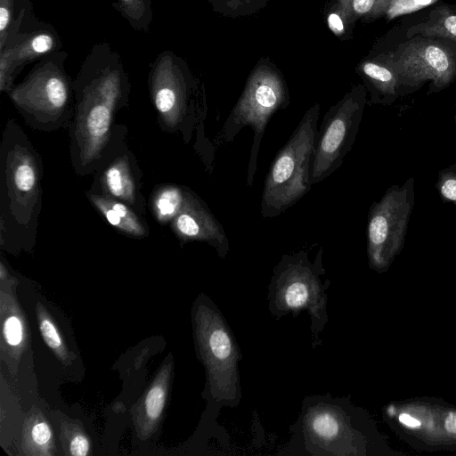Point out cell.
Listing matches in <instances>:
<instances>
[{
  "instance_id": "1",
  "label": "cell",
  "mask_w": 456,
  "mask_h": 456,
  "mask_svg": "<svg viewBox=\"0 0 456 456\" xmlns=\"http://www.w3.org/2000/svg\"><path fill=\"white\" fill-rule=\"evenodd\" d=\"M74 112L68 131L69 158L78 175H94L128 128L116 123L128 106L129 85L117 67L83 69L73 82Z\"/></svg>"
},
{
  "instance_id": "2",
  "label": "cell",
  "mask_w": 456,
  "mask_h": 456,
  "mask_svg": "<svg viewBox=\"0 0 456 456\" xmlns=\"http://www.w3.org/2000/svg\"><path fill=\"white\" fill-rule=\"evenodd\" d=\"M43 161L29 137L8 118L0 142V247L11 253L36 245L43 207Z\"/></svg>"
},
{
  "instance_id": "3",
  "label": "cell",
  "mask_w": 456,
  "mask_h": 456,
  "mask_svg": "<svg viewBox=\"0 0 456 456\" xmlns=\"http://www.w3.org/2000/svg\"><path fill=\"white\" fill-rule=\"evenodd\" d=\"M192 320L198 356L206 370L205 395L211 411L236 407L241 399L240 346L222 312L201 295L193 305Z\"/></svg>"
},
{
  "instance_id": "4",
  "label": "cell",
  "mask_w": 456,
  "mask_h": 456,
  "mask_svg": "<svg viewBox=\"0 0 456 456\" xmlns=\"http://www.w3.org/2000/svg\"><path fill=\"white\" fill-rule=\"evenodd\" d=\"M324 274L322 248L313 262L306 251L300 250L281 256L268 285V310L277 320L308 314L314 348L321 345L320 335L329 320L326 290L330 281L322 278Z\"/></svg>"
},
{
  "instance_id": "5",
  "label": "cell",
  "mask_w": 456,
  "mask_h": 456,
  "mask_svg": "<svg viewBox=\"0 0 456 456\" xmlns=\"http://www.w3.org/2000/svg\"><path fill=\"white\" fill-rule=\"evenodd\" d=\"M319 116L320 105L315 103L303 115L273 159L262 193L260 214L263 217L278 216L310 191Z\"/></svg>"
},
{
  "instance_id": "6",
  "label": "cell",
  "mask_w": 456,
  "mask_h": 456,
  "mask_svg": "<svg viewBox=\"0 0 456 456\" xmlns=\"http://www.w3.org/2000/svg\"><path fill=\"white\" fill-rule=\"evenodd\" d=\"M283 454L342 456L354 453L353 427L344 398L305 397Z\"/></svg>"
},
{
  "instance_id": "7",
  "label": "cell",
  "mask_w": 456,
  "mask_h": 456,
  "mask_svg": "<svg viewBox=\"0 0 456 456\" xmlns=\"http://www.w3.org/2000/svg\"><path fill=\"white\" fill-rule=\"evenodd\" d=\"M8 94L31 128L45 133L69 129L74 112L73 82L56 64L38 66Z\"/></svg>"
},
{
  "instance_id": "8",
  "label": "cell",
  "mask_w": 456,
  "mask_h": 456,
  "mask_svg": "<svg viewBox=\"0 0 456 456\" xmlns=\"http://www.w3.org/2000/svg\"><path fill=\"white\" fill-rule=\"evenodd\" d=\"M289 104V96L281 75L265 65L256 68L248 77L238 102L221 129V139L233 141L245 126L253 131L246 183L251 186L256 171L257 156L265 128L272 116Z\"/></svg>"
},
{
  "instance_id": "9",
  "label": "cell",
  "mask_w": 456,
  "mask_h": 456,
  "mask_svg": "<svg viewBox=\"0 0 456 456\" xmlns=\"http://www.w3.org/2000/svg\"><path fill=\"white\" fill-rule=\"evenodd\" d=\"M383 53L397 76L400 97L415 93L427 82L430 95L456 81L454 41L417 35Z\"/></svg>"
},
{
  "instance_id": "10",
  "label": "cell",
  "mask_w": 456,
  "mask_h": 456,
  "mask_svg": "<svg viewBox=\"0 0 456 456\" xmlns=\"http://www.w3.org/2000/svg\"><path fill=\"white\" fill-rule=\"evenodd\" d=\"M415 201V179L390 186L370 207L367 221V252L370 265L384 269L403 247Z\"/></svg>"
},
{
  "instance_id": "11",
  "label": "cell",
  "mask_w": 456,
  "mask_h": 456,
  "mask_svg": "<svg viewBox=\"0 0 456 456\" xmlns=\"http://www.w3.org/2000/svg\"><path fill=\"white\" fill-rule=\"evenodd\" d=\"M367 103V90L359 85L330 107L317 131L311 167V183L329 177L351 151Z\"/></svg>"
},
{
  "instance_id": "12",
  "label": "cell",
  "mask_w": 456,
  "mask_h": 456,
  "mask_svg": "<svg viewBox=\"0 0 456 456\" xmlns=\"http://www.w3.org/2000/svg\"><path fill=\"white\" fill-rule=\"evenodd\" d=\"M151 94L159 127L180 134L184 142H189L205 114L192 97L185 77L169 65L161 66L151 76Z\"/></svg>"
},
{
  "instance_id": "13",
  "label": "cell",
  "mask_w": 456,
  "mask_h": 456,
  "mask_svg": "<svg viewBox=\"0 0 456 456\" xmlns=\"http://www.w3.org/2000/svg\"><path fill=\"white\" fill-rule=\"evenodd\" d=\"M127 135L118 142L93 175L89 190L120 200L144 216L146 201L142 192V171L128 145Z\"/></svg>"
},
{
  "instance_id": "14",
  "label": "cell",
  "mask_w": 456,
  "mask_h": 456,
  "mask_svg": "<svg viewBox=\"0 0 456 456\" xmlns=\"http://www.w3.org/2000/svg\"><path fill=\"white\" fill-rule=\"evenodd\" d=\"M169 224L175 235L183 243L207 242L222 258L229 252V240L223 225L195 192Z\"/></svg>"
},
{
  "instance_id": "15",
  "label": "cell",
  "mask_w": 456,
  "mask_h": 456,
  "mask_svg": "<svg viewBox=\"0 0 456 456\" xmlns=\"http://www.w3.org/2000/svg\"><path fill=\"white\" fill-rule=\"evenodd\" d=\"M172 367V362L161 367L133 413L136 430L142 438L150 436L158 427L167 400Z\"/></svg>"
},
{
  "instance_id": "16",
  "label": "cell",
  "mask_w": 456,
  "mask_h": 456,
  "mask_svg": "<svg viewBox=\"0 0 456 456\" xmlns=\"http://www.w3.org/2000/svg\"><path fill=\"white\" fill-rule=\"evenodd\" d=\"M86 196L99 214L119 232L133 238H145L150 230L144 216H140L127 204L87 190Z\"/></svg>"
},
{
  "instance_id": "17",
  "label": "cell",
  "mask_w": 456,
  "mask_h": 456,
  "mask_svg": "<svg viewBox=\"0 0 456 456\" xmlns=\"http://www.w3.org/2000/svg\"><path fill=\"white\" fill-rule=\"evenodd\" d=\"M359 72L370 92V103L388 106L400 97L397 76L384 53L363 61Z\"/></svg>"
},
{
  "instance_id": "18",
  "label": "cell",
  "mask_w": 456,
  "mask_h": 456,
  "mask_svg": "<svg viewBox=\"0 0 456 456\" xmlns=\"http://www.w3.org/2000/svg\"><path fill=\"white\" fill-rule=\"evenodd\" d=\"M193 192L190 188L177 184L156 186L149 201L155 220L161 225L169 224L183 210Z\"/></svg>"
},
{
  "instance_id": "19",
  "label": "cell",
  "mask_w": 456,
  "mask_h": 456,
  "mask_svg": "<svg viewBox=\"0 0 456 456\" xmlns=\"http://www.w3.org/2000/svg\"><path fill=\"white\" fill-rule=\"evenodd\" d=\"M417 35L456 42V4H442L431 9L425 20L406 31L407 38Z\"/></svg>"
},
{
  "instance_id": "20",
  "label": "cell",
  "mask_w": 456,
  "mask_h": 456,
  "mask_svg": "<svg viewBox=\"0 0 456 456\" xmlns=\"http://www.w3.org/2000/svg\"><path fill=\"white\" fill-rule=\"evenodd\" d=\"M2 339L8 354L19 356L23 349L27 330L23 315L16 302L1 293Z\"/></svg>"
},
{
  "instance_id": "21",
  "label": "cell",
  "mask_w": 456,
  "mask_h": 456,
  "mask_svg": "<svg viewBox=\"0 0 456 456\" xmlns=\"http://www.w3.org/2000/svg\"><path fill=\"white\" fill-rule=\"evenodd\" d=\"M22 448L28 455H51L53 452V438L51 426L39 413H32L26 420Z\"/></svg>"
},
{
  "instance_id": "22",
  "label": "cell",
  "mask_w": 456,
  "mask_h": 456,
  "mask_svg": "<svg viewBox=\"0 0 456 456\" xmlns=\"http://www.w3.org/2000/svg\"><path fill=\"white\" fill-rule=\"evenodd\" d=\"M37 318L41 336L47 346L62 362H70L69 352L65 346L61 334L46 309L40 304L37 306Z\"/></svg>"
},
{
  "instance_id": "23",
  "label": "cell",
  "mask_w": 456,
  "mask_h": 456,
  "mask_svg": "<svg viewBox=\"0 0 456 456\" xmlns=\"http://www.w3.org/2000/svg\"><path fill=\"white\" fill-rule=\"evenodd\" d=\"M392 0H338L349 20H374L387 14Z\"/></svg>"
},
{
  "instance_id": "24",
  "label": "cell",
  "mask_w": 456,
  "mask_h": 456,
  "mask_svg": "<svg viewBox=\"0 0 456 456\" xmlns=\"http://www.w3.org/2000/svg\"><path fill=\"white\" fill-rule=\"evenodd\" d=\"M435 186L444 202L452 203L456 207V164L438 172Z\"/></svg>"
},
{
  "instance_id": "25",
  "label": "cell",
  "mask_w": 456,
  "mask_h": 456,
  "mask_svg": "<svg viewBox=\"0 0 456 456\" xmlns=\"http://www.w3.org/2000/svg\"><path fill=\"white\" fill-rule=\"evenodd\" d=\"M55 45L54 38L49 33H38L31 39L23 44L20 50L16 51L17 59H25L28 57L38 56L51 51Z\"/></svg>"
},
{
  "instance_id": "26",
  "label": "cell",
  "mask_w": 456,
  "mask_h": 456,
  "mask_svg": "<svg viewBox=\"0 0 456 456\" xmlns=\"http://www.w3.org/2000/svg\"><path fill=\"white\" fill-rule=\"evenodd\" d=\"M68 453L73 456H86L89 453L90 442L87 436L78 429L67 432Z\"/></svg>"
},
{
  "instance_id": "27",
  "label": "cell",
  "mask_w": 456,
  "mask_h": 456,
  "mask_svg": "<svg viewBox=\"0 0 456 456\" xmlns=\"http://www.w3.org/2000/svg\"><path fill=\"white\" fill-rule=\"evenodd\" d=\"M436 0H392L389 8L387 12V15L389 19L400 15L403 12L422 8L428 5L426 3L432 4Z\"/></svg>"
},
{
  "instance_id": "28",
  "label": "cell",
  "mask_w": 456,
  "mask_h": 456,
  "mask_svg": "<svg viewBox=\"0 0 456 456\" xmlns=\"http://www.w3.org/2000/svg\"><path fill=\"white\" fill-rule=\"evenodd\" d=\"M349 19L346 12L338 7L337 11L330 12L328 16V25L330 29L337 36L345 32V20Z\"/></svg>"
},
{
  "instance_id": "29",
  "label": "cell",
  "mask_w": 456,
  "mask_h": 456,
  "mask_svg": "<svg viewBox=\"0 0 456 456\" xmlns=\"http://www.w3.org/2000/svg\"><path fill=\"white\" fill-rule=\"evenodd\" d=\"M12 11L10 0H1L0 5V31L2 40L4 38V31L8 28L11 21Z\"/></svg>"
},
{
  "instance_id": "30",
  "label": "cell",
  "mask_w": 456,
  "mask_h": 456,
  "mask_svg": "<svg viewBox=\"0 0 456 456\" xmlns=\"http://www.w3.org/2000/svg\"><path fill=\"white\" fill-rule=\"evenodd\" d=\"M398 419L403 425L409 427L410 428H416L421 425V422L418 419L408 413H401Z\"/></svg>"
},
{
  "instance_id": "31",
  "label": "cell",
  "mask_w": 456,
  "mask_h": 456,
  "mask_svg": "<svg viewBox=\"0 0 456 456\" xmlns=\"http://www.w3.org/2000/svg\"><path fill=\"white\" fill-rule=\"evenodd\" d=\"M444 428L450 434H456V411L447 415L444 420Z\"/></svg>"
},
{
  "instance_id": "32",
  "label": "cell",
  "mask_w": 456,
  "mask_h": 456,
  "mask_svg": "<svg viewBox=\"0 0 456 456\" xmlns=\"http://www.w3.org/2000/svg\"><path fill=\"white\" fill-rule=\"evenodd\" d=\"M126 6H128V5H132L134 4L135 2H137V0H120Z\"/></svg>"
},
{
  "instance_id": "33",
  "label": "cell",
  "mask_w": 456,
  "mask_h": 456,
  "mask_svg": "<svg viewBox=\"0 0 456 456\" xmlns=\"http://www.w3.org/2000/svg\"><path fill=\"white\" fill-rule=\"evenodd\" d=\"M453 119H454V124H455V126H456V112H455V114H454Z\"/></svg>"
},
{
  "instance_id": "34",
  "label": "cell",
  "mask_w": 456,
  "mask_h": 456,
  "mask_svg": "<svg viewBox=\"0 0 456 456\" xmlns=\"http://www.w3.org/2000/svg\"><path fill=\"white\" fill-rule=\"evenodd\" d=\"M224 1H229V2H232V0H224ZM235 1V0H234Z\"/></svg>"
}]
</instances>
